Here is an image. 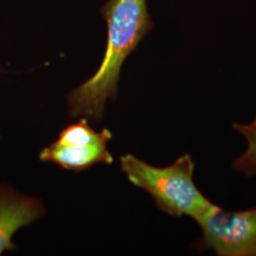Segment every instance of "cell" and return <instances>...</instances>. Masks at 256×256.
I'll list each match as a JSON object with an SVG mask.
<instances>
[{
  "instance_id": "cell-3",
  "label": "cell",
  "mask_w": 256,
  "mask_h": 256,
  "mask_svg": "<svg viewBox=\"0 0 256 256\" xmlns=\"http://www.w3.org/2000/svg\"><path fill=\"white\" fill-rule=\"evenodd\" d=\"M202 238L194 243L200 252L220 256H256V207L242 210L216 207L196 222Z\"/></svg>"
},
{
  "instance_id": "cell-1",
  "label": "cell",
  "mask_w": 256,
  "mask_h": 256,
  "mask_svg": "<svg viewBox=\"0 0 256 256\" xmlns=\"http://www.w3.org/2000/svg\"><path fill=\"white\" fill-rule=\"evenodd\" d=\"M108 36L106 54L96 74L68 95L72 117L99 122L106 102L115 99L122 66L154 27L146 0H108L102 9Z\"/></svg>"
},
{
  "instance_id": "cell-6",
  "label": "cell",
  "mask_w": 256,
  "mask_h": 256,
  "mask_svg": "<svg viewBox=\"0 0 256 256\" xmlns=\"http://www.w3.org/2000/svg\"><path fill=\"white\" fill-rule=\"evenodd\" d=\"M232 128L247 140L246 151L232 162V169L236 172L252 176L256 174V116L248 124H234Z\"/></svg>"
},
{
  "instance_id": "cell-4",
  "label": "cell",
  "mask_w": 256,
  "mask_h": 256,
  "mask_svg": "<svg viewBox=\"0 0 256 256\" xmlns=\"http://www.w3.org/2000/svg\"><path fill=\"white\" fill-rule=\"evenodd\" d=\"M43 203L36 198L0 186V256L16 248L14 234L19 229L41 218Z\"/></svg>"
},
{
  "instance_id": "cell-2",
  "label": "cell",
  "mask_w": 256,
  "mask_h": 256,
  "mask_svg": "<svg viewBox=\"0 0 256 256\" xmlns=\"http://www.w3.org/2000/svg\"><path fill=\"white\" fill-rule=\"evenodd\" d=\"M120 162L128 180L149 194L156 206L171 216H185L198 222L216 207L194 182L196 164L189 153L166 167L148 164L131 154L122 156Z\"/></svg>"
},
{
  "instance_id": "cell-7",
  "label": "cell",
  "mask_w": 256,
  "mask_h": 256,
  "mask_svg": "<svg viewBox=\"0 0 256 256\" xmlns=\"http://www.w3.org/2000/svg\"><path fill=\"white\" fill-rule=\"evenodd\" d=\"M111 138L112 134L108 129L104 128L99 132L95 131L84 117L63 129L55 142L63 144H90L102 140H110Z\"/></svg>"
},
{
  "instance_id": "cell-5",
  "label": "cell",
  "mask_w": 256,
  "mask_h": 256,
  "mask_svg": "<svg viewBox=\"0 0 256 256\" xmlns=\"http://www.w3.org/2000/svg\"><path fill=\"white\" fill-rule=\"evenodd\" d=\"M108 142L102 140L90 144H63L54 142L40 152L39 160L74 172L86 170L97 164H111L113 156L108 149Z\"/></svg>"
}]
</instances>
